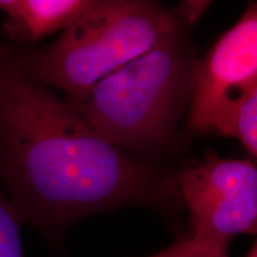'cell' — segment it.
<instances>
[{
    "label": "cell",
    "instance_id": "obj_1",
    "mask_svg": "<svg viewBox=\"0 0 257 257\" xmlns=\"http://www.w3.org/2000/svg\"><path fill=\"white\" fill-rule=\"evenodd\" d=\"M0 182L22 221L50 240L96 212L180 194L175 178L106 142L3 43Z\"/></svg>",
    "mask_w": 257,
    "mask_h": 257
},
{
    "label": "cell",
    "instance_id": "obj_2",
    "mask_svg": "<svg viewBox=\"0 0 257 257\" xmlns=\"http://www.w3.org/2000/svg\"><path fill=\"white\" fill-rule=\"evenodd\" d=\"M198 62L182 25L66 102L112 146L154 152L174 136L191 100Z\"/></svg>",
    "mask_w": 257,
    "mask_h": 257
},
{
    "label": "cell",
    "instance_id": "obj_3",
    "mask_svg": "<svg viewBox=\"0 0 257 257\" xmlns=\"http://www.w3.org/2000/svg\"><path fill=\"white\" fill-rule=\"evenodd\" d=\"M184 22L153 2L91 0L74 23L49 46L11 48L32 79L82 94L178 31Z\"/></svg>",
    "mask_w": 257,
    "mask_h": 257
},
{
    "label": "cell",
    "instance_id": "obj_4",
    "mask_svg": "<svg viewBox=\"0 0 257 257\" xmlns=\"http://www.w3.org/2000/svg\"><path fill=\"white\" fill-rule=\"evenodd\" d=\"M191 214V239L227 248L238 234L257 227V168L245 160L211 153L175 178Z\"/></svg>",
    "mask_w": 257,
    "mask_h": 257
},
{
    "label": "cell",
    "instance_id": "obj_5",
    "mask_svg": "<svg viewBox=\"0 0 257 257\" xmlns=\"http://www.w3.org/2000/svg\"><path fill=\"white\" fill-rule=\"evenodd\" d=\"M256 89L257 6L252 4L198 62L189 125L195 131L214 130L234 106Z\"/></svg>",
    "mask_w": 257,
    "mask_h": 257
},
{
    "label": "cell",
    "instance_id": "obj_6",
    "mask_svg": "<svg viewBox=\"0 0 257 257\" xmlns=\"http://www.w3.org/2000/svg\"><path fill=\"white\" fill-rule=\"evenodd\" d=\"M91 0H0L5 16L3 31L21 47L64 31L85 11Z\"/></svg>",
    "mask_w": 257,
    "mask_h": 257
},
{
    "label": "cell",
    "instance_id": "obj_7",
    "mask_svg": "<svg viewBox=\"0 0 257 257\" xmlns=\"http://www.w3.org/2000/svg\"><path fill=\"white\" fill-rule=\"evenodd\" d=\"M213 131L237 138L250 155H257V89L249 93L223 118Z\"/></svg>",
    "mask_w": 257,
    "mask_h": 257
},
{
    "label": "cell",
    "instance_id": "obj_8",
    "mask_svg": "<svg viewBox=\"0 0 257 257\" xmlns=\"http://www.w3.org/2000/svg\"><path fill=\"white\" fill-rule=\"evenodd\" d=\"M21 217L0 188V257H27L22 239Z\"/></svg>",
    "mask_w": 257,
    "mask_h": 257
},
{
    "label": "cell",
    "instance_id": "obj_9",
    "mask_svg": "<svg viewBox=\"0 0 257 257\" xmlns=\"http://www.w3.org/2000/svg\"><path fill=\"white\" fill-rule=\"evenodd\" d=\"M153 257H229V255L227 248L195 242L188 238Z\"/></svg>",
    "mask_w": 257,
    "mask_h": 257
},
{
    "label": "cell",
    "instance_id": "obj_10",
    "mask_svg": "<svg viewBox=\"0 0 257 257\" xmlns=\"http://www.w3.org/2000/svg\"><path fill=\"white\" fill-rule=\"evenodd\" d=\"M246 257H257V245H256V243L253 244V246L251 248V250H250L248 256H246Z\"/></svg>",
    "mask_w": 257,
    "mask_h": 257
}]
</instances>
